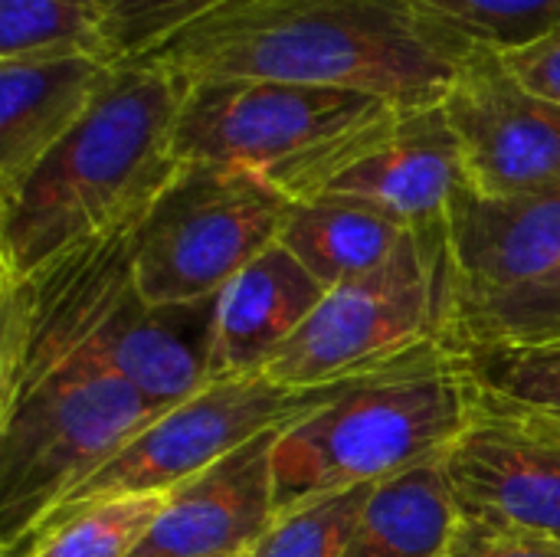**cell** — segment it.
I'll return each mask as SVG.
<instances>
[{
  "mask_svg": "<svg viewBox=\"0 0 560 557\" xmlns=\"http://www.w3.org/2000/svg\"><path fill=\"white\" fill-rule=\"evenodd\" d=\"M472 49L410 0H223L141 62L184 82L328 85L413 112L446 102Z\"/></svg>",
  "mask_w": 560,
  "mask_h": 557,
  "instance_id": "6da1fadb",
  "label": "cell"
},
{
  "mask_svg": "<svg viewBox=\"0 0 560 557\" xmlns=\"http://www.w3.org/2000/svg\"><path fill=\"white\" fill-rule=\"evenodd\" d=\"M187 82L128 62L95 112L10 194L0 197V282L138 223L180 171L174 128Z\"/></svg>",
  "mask_w": 560,
  "mask_h": 557,
  "instance_id": "7a4b0ae2",
  "label": "cell"
},
{
  "mask_svg": "<svg viewBox=\"0 0 560 557\" xmlns=\"http://www.w3.org/2000/svg\"><path fill=\"white\" fill-rule=\"evenodd\" d=\"M482 397L450 348L354 381L282 430L272 453L276 512L354 486H377L433 456L479 417Z\"/></svg>",
  "mask_w": 560,
  "mask_h": 557,
  "instance_id": "3957f363",
  "label": "cell"
},
{
  "mask_svg": "<svg viewBox=\"0 0 560 557\" xmlns=\"http://www.w3.org/2000/svg\"><path fill=\"white\" fill-rule=\"evenodd\" d=\"M390 102L328 85L272 79H200L174 128L180 164L240 167L289 200L318 197L351 161L397 125Z\"/></svg>",
  "mask_w": 560,
  "mask_h": 557,
  "instance_id": "277c9868",
  "label": "cell"
},
{
  "mask_svg": "<svg viewBox=\"0 0 560 557\" xmlns=\"http://www.w3.org/2000/svg\"><path fill=\"white\" fill-rule=\"evenodd\" d=\"M453 322L456 282L446 223L420 227L377 269L331 289L262 374L295 391L371 378L446 348Z\"/></svg>",
  "mask_w": 560,
  "mask_h": 557,
  "instance_id": "5b68a950",
  "label": "cell"
},
{
  "mask_svg": "<svg viewBox=\"0 0 560 557\" xmlns=\"http://www.w3.org/2000/svg\"><path fill=\"white\" fill-rule=\"evenodd\" d=\"M158 414L98 361L66 368L0 410V555Z\"/></svg>",
  "mask_w": 560,
  "mask_h": 557,
  "instance_id": "8992f818",
  "label": "cell"
},
{
  "mask_svg": "<svg viewBox=\"0 0 560 557\" xmlns=\"http://www.w3.org/2000/svg\"><path fill=\"white\" fill-rule=\"evenodd\" d=\"M289 204L249 171L180 164L135 230L131 276L141 302L217 299L233 276L279 243Z\"/></svg>",
  "mask_w": 560,
  "mask_h": 557,
  "instance_id": "52a82bcc",
  "label": "cell"
},
{
  "mask_svg": "<svg viewBox=\"0 0 560 557\" xmlns=\"http://www.w3.org/2000/svg\"><path fill=\"white\" fill-rule=\"evenodd\" d=\"M351 384L354 381L295 391L269 381L266 374L210 381L203 391L161 410L148 427H141L98 473H92L59 506H52L39 525H49L79 506L115 496H167L249 440L292 427L322 410Z\"/></svg>",
  "mask_w": 560,
  "mask_h": 557,
  "instance_id": "ba28073f",
  "label": "cell"
},
{
  "mask_svg": "<svg viewBox=\"0 0 560 557\" xmlns=\"http://www.w3.org/2000/svg\"><path fill=\"white\" fill-rule=\"evenodd\" d=\"M138 223L95 236L16 282H0V410L72 364H102V348L135 295Z\"/></svg>",
  "mask_w": 560,
  "mask_h": 557,
  "instance_id": "9c48e42d",
  "label": "cell"
},
{
  "mask_svg": "<svg viewBox=\"0 0 560 557\" xmlns=\"http://www.w3.org/2000/svg\"><path fill=\"white\" fill-rule=\"evenodd\" d=\"M443 112L476 194L515 197L560 187V105L522 85L495 49H472Z\"/></svg>",
  "mask_w": 560,
  "mask_h": 557,
  "instance_id": "30bf717a",
  "label": "cell"
},
{
  "mask_svg": "<svg viewBox=\"0 0 560 557\" xmlns=\"http://www.w3.org/2000/svg\"><path fill=\"white\" fill-rule=\"evenodd\" d=\"M443 469L466 519L560 545V430L482 404L443 453Z\"/></svg>",
  "mask_w": 560,
  "mask_h": 557,
  "instance_id": "8fae6325",
  "label": "cell"
},
{
  "mask_svg": "<svg viewBox=\"0 0 560 557\" xmlns=\"http://www.w3.org/2000/svg\"><path fill=\"white\" fill-rule=\"evenodd\" d=\"M446 250L456 318L541 282L560 266V187L515 197L463 187L446 213Z\"/></svg>",
  "mask_w": 560,
  "mask_h": 557,
  "instance_id": "7c38bea8",
  "label": "cell"
},
{
  "mask_svg": "<svg viewBox=\"0 0 560 557\" xmlns=\"http://www.w3.org/2000/svg\"><path fill=\"white\" fill-rule=\"evenodd\" d=\"M285 430V427H282ZM269 430L167 496L164 512L131 557H240L276 519Z\"/></svg>",
  "mask_w": 560,
  "mask_h": 557,
  "instance_id": "4fadbf2b",
  "label": "cell"
},
{
  "mask_svg": "<svg viewBox=\"0 0 560 557\" xmlns=\"http://www.w3.org/2000/svg\"><path fill=\"white\" fill-rule=\"evenodd\" d=\"M463 187L469 177L459 138L443 105H430L400 112L387 138L351 161L322 194L364 200L420 230L446 223Z\"/></svg>",
  "mask_w": 560,
  "mask_h": 557,
  "instance_id": "5bb4252c",
  "label": "cell"
},
{
  "mask_svg": "<svg viewBox=\"0 0 560 557\" xmlns=\"http://www.w3.org/2000/svg\"><path fill=\"white\" fill-rule=\"evenodd\" d=\"M118 69L89 56L0 59V197L95 112Z\"/></svg>",
  "mask_w": 560,
  "mask_h": 557,
  "instance_id": "9a60e30c",
  "label": "cell"
},
{
  "mask_svg": "<svg viewBox=\"0 0 560 557\" xmlns=\"http://www.w3.org/2000/svg\"><path fill=\"white\" fill-rule=\"evenodd\" d=\"M328 289L282 246H269L217 295L210 381L256 378L295 338Z\"/></svg>",
  "mask_w": 560,
  "mask_h": 557,
  "instance_id": "2e32d148",
  "label": "cell"
},
{
  "mask_svg": "<svg viewBox=\"0 0 560 557\" xmlns=\"http://www.w3.org/2000/svg\"><path fill=\"white\" fill-rule=\"evenodd\" d=\"M213 328L217 299L148 305L135 289L102 348V364L151 407L167 410L210 384Z\"/></svg>",
  "mask_w": 560,
  "mask_h": 557,
  "instance_id": "e0dca14e",
  "label": "cell"
},
{
  "mask_svg": "<svg viewBox=\"0 0 560 557\" xmlns=\"http://www.w3.org/2000/svg\"><path fill=\"white\" fill-rule=\"evenodd\" d=\"M410 233L397 217L354 197L292 200L279 243L331 292L377 269Z\"/></svg>",
  "mask_w": 560,
  "mask_h": 557,
  "instance_id": "ac0fdd59",
  "label": "cell"
},
{
  "mask_svg": "<svg viewBox=\"0 0 560 557\" xmlns=\"http://www.w3.org/2000/svg\"><path fill=\"white\" fill-rule=\"evenodd\" d=\"M459 522L443 456H433L374 486L341 557H446Z\"/></svg>",
  "mask_w": 560,
  "mask_h": 557,
  "instance_id": "d6986e66",
  "label": "cell"
},
{
  "mask_svg": "<svg viewBox=\"0 0 560 557\" xmlns=\"http://www.w3.org/2000/svg\"><path fill=\"white\" fill-rule=\"evenodd\" d=\"M46 56L121 66L112 20L92 0H0V59Z\"/></svg>",
  "mask_w": 560,
  "mask_h": 557,
  "instance_id": "ffe728a7",
  "label": "cell"
},
{
  "mask_svg": "<svg viewBox=\"0 0 560 557\" xmlns=\"http://www.w3.org/2000/svg\"><path fill=\"white\" fill-rule=\"evenodd\" d=\"M482 404L560 420V338L528 345L450 348Z\"/></svg>",
  "mask_w": 560,
  "mask_h": 557,
  "instance_id": "44dd1931",
  "label": "cell"
},
{
  "mask_svg": "<svg viewBox=\"0 0 560 557\" xmlns=\"http://www.w3.org/2000/svg\"><path fill=\"white\" fill-rule=\"evenodd\" d=\"M167 496H115L79 506L0 557H131L164 512Z\"/></svg>",
  "mask_w": 560,
  "mask_h": 557,
  "instance_id": "7402d4cb",
  "label": "cell"
},
{
  "mask_svg": "<svg viewBox=\"0 0 560 557\" xmlns=\"http://www.w3.org/2000/svg\"><path fill=\"white\" fill-rule=\"evenodd\" d=\"M374 486H354L276 512L240 557H341Z\"/></svg>",
  "mask_w": 560,
  "mask_h": 557,
  "instance_id": "603a6c76",
  "label": "cell"
},
{
  "mask_svg": "<svg viewBox=\"0 0 560 557\" xmlns=\"http://www.w3.org/2000/svg\"><path fill=\"white\" fill-rule=\"evenodd\" d=\"M463 39L512 53L560 33V0H410Z\"/></svg>",
  "mask_w": 560,
  "mask_h": 557,
  "instance_id": "cb8c5ba5",
  "label": "cell"
},
{
  "mask_svg": "<svg viewBox=\"0 0 560 557\" xmlns=\"http://www.w3.org/2000/svg\"><path fill=\"white\" fill-rule=\"evenodd\" d=\"M560 338V266L541 282L456 318L446 348L528 345Z\"/></svg>",
  "mask_w": 560,
  "mask_h": 557,
  "instance_id": "d4e9b609",
  "label": "cell"
},
{
  "mask_svg": "<svg viewBox=\"0 0 560 557\" xmlns=\"http://www.w3.org/2000/svg\"><path fill=\"white\" fill-rule=\"evenodd\" d=\"M217 3L223 0H121V7L112 13V36L121 66L148 56Z\"/></svg>",
  "mask_w": 560,
  "mask_h": 557,
  "instance_id": "484cf974",
  "label": "cell"
},
{
  "mask_svg": "<svg viewBox=\"0 0 560 557\" xmlns=\"http://www.w3.org/2000/svg\"><path fill=\"white\" fill-rule=\"evenodd\" d=\"M446 557H560V545L463 515Z\"/></svg>",
  "mask_w": 560,
  "mask_h": 557,
  "instance_id": "4316f807",
  "label": "cell"
},
{
  "mask_svg": "<svg viewBox=\"0 0 560 557\" xmlns=\"http://www.w3.org/2000/svg\"><path fill=\"white\" fill-rule=\"evenodd\" d=\"M499 56L505 59V66L515 72L522 85L560 105V33L538 39L532 46L512 49V53H499Z\"/></svg>",
  "mask_w": 560,
  "mask_h": 557,
  "instance_id": "83f0119b",
  "label": "cell"
},
{
  "mask_svg": "<svg viewBox=\"0 0 560 557\" xmlns=\"http://www.w3.org/2000/svg\"><path fill=\"white\" fill-rule=\"evenodd\" d=\"M92 3H95V7H102V10L108 13V20H112V13L121 7V0H92Z\"/></svg>",
  "mask_w": 560,
  "mask_h": 557,
  "instance_id": "f1b7e54d",
  "label": "cell"
},
{
  "mask_svg": "<svg viewBox=\"0 0 560 557\" xmlns=\"http://www.w3.org/2000/svg\"><path fill=\"white\" fill-rule=\"evenodd\" d=\"M538 420H545V417H538ZM545 423H551L555 430H560V420H545Z\"/></svg>",
  "mask_w": 560,
  "mask_h": 557,
  "instance_id": "f546056e",
  "label": "cell"
}]
</instances>
